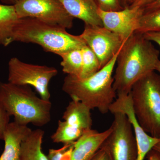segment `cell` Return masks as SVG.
Masks as SVG:
<instances>
[{
    "instance_id": "obj_1",
    "label": "cell",
    "mask_w": 160,
    "mask_h": 160,
    "mask_svg": "<svg viewBox=\"0 0 160 160\" xmlns=\"http://www.w3.org/2000/svg\"><path fill=\"white\" fill-rule=\"evenodd\" d=\"M142 33H134L123 44L117 59L113 88L118 93L129 94L135 83L156 71L159 51Z\"/></svg>"
},
{
    "instance_id": "obj_2",
    "label": "cell",
    "mask_w": 160,
    "mask_h": 160,
    "mask_svg": "<svg viewBox=\"0 0 160 160\" xmlns=\"http://www.w3.org/2000/svg\"><path fill=\"white\" fill-rule=\"evenodd\" d=\"M120 51L108 64L89 78H80L67 75L63 82V91L72 100L79 101L89 109H98L103 114L108 113L117 96L112 74Z\"/></svg>"
},
{
    "instance_id": "obj_3",
    "label": "cell",
    "mask_w": 160,
    "mask_h": 160,
    "mask_svg": "<svg viewBox=\"0 0 160 160\" xmlns=\"http://www.w3.org/2000/svg\"><path fill=\"white\" fill-rule=\"evenodd\" d=\"M0 103L21 125L42 127L51 121V102L38 97L31 86L0 82Z\"/></svg>"
},
{
    "instance_id": "obj_4",
    "label": "cell",
    "mask_w": 160,
    "mask_h": 160,
    "mask_svg": "<svg viewBox=\"0 0 160 160\" xmlns=\"http://www.w3.org/2000/svg\"><path fill=\"white\" fill-rule=\"evenodd\" d=\"M12 42L37 44L45 51L60 56L86 45L80 35L70 34L63 27L30 18L19 19L13 30Z\"/></svg>"
},
{
    "instance_id": "obj_5",
    "label": "cell",
    "mask_w": 160,
    "mask_h": 160,
    "mask_svg": "<svg viewBox=\"0 0 160 160\" xmlns=\"http://www.w3.org/2000/svg\"><path fill=\"white\" fill-rule=\"evenodd\" d=\"M133 111L146 133L160 138V75L150 72L135 83L130 92Z\"/></svg>"
},
{
    "instance_id": "obj_6",
    "label": "cell",
    "mask_w": 160,
    "mask_h": 160,
    "mask_svg": "<svg viewBox=\"0 0 160 160\" xmlns=\"http://www.w3.org/2000/svg\"><path fill=\"white\" fill-rule=\"evenodd\" d=\"M58 73L54 67L29 64L13 57L8 63V82L18 86H32L42 98L50 100L49 83Z\"/></svg>"
},
{
    "instance_id": "obj_7",
    "label": "cell",
    "mask_w": 160,
    "mask_h": 160,
    "mask_svg": "<svg viewBox=\"0 0 160 160\" xmlns=\"http://www.w3.org/2000/svg\"><path fill=\"white\" fill-rule=\"evenodd\" d=\"M91 110L79 101L72 100L63 113V121H59L57 129L52 135V142L63 145L70 144L91 129Z\"/></svg>"
},
{
    "instance_id": "obj_8",
    "label": "cell",
    "mask_w": 160,
    "mask_h": 160,
    "mask_svg": "<svg viewBox=\"0 0 160 160\" xmlns=\"http://www.w3.org/2000/svg\"><path fill=\"white\" fill-rule=\"evenodd\" d=\"M112 114L111 132L102 146L108 150L112 160H137V144L132 126L122 112Z\"/></svg>"
},
{
    "instance_id": "obj_9",
    "label": "cell",
    "mask_w": 160,
    "mask_h": 160,
    "mask_svg": "<svg viewBox=\"0 0 160 160\" xmlns=\"http://www.w3.org/2000/svg\"><path fill=\"white\" fill-rule=\"evenodd\" d=\"M14 6L19 18H33L66 29L73 26V18L58 0H21Z\"/></svg>"
},
{
    "instance_id": "obj_10",
    "label": "cell",
    "mask_w": 160,
    "mask_h": 160,
    "mask_svg": "<svg viewBox=\"0 0 160 160\" xmlns=\"http://www.w3.org/2000/svg\"><path fill=\"white\" fill-rule=\"evenodd\" d=\"M80 35L96 56L101 69L121 50L126 41L103 26L85 25Z\"/></svg>"
},
{
    "instance_id": "obj_11",
    "label": "cell",
    "mask_w": 160,
    "mask_h": 160,
    "mask_svg": "<svg viewBox=\"0 0 160 160\" xmlns=\"http://www.w3.org/2000/svg\"><path fill=\"white\" fill-rule=\"evenodd\" d=\"M117 97L110 106L109 112L112 114L116 112H121L126 115L132 126L136 139L138 147L137 160H144L147 153L160 142V138L149 135L140 126L133 111L130 93H118Z\"/></svg>"
},
{
    "instance_id": "obj_12",
    "label": "cell",
    "mask_w": 160,
    "mask_h": 160,
    "mask_svg": "<svg viewBox=\"0 0 160 160\" xmlns=\"http://www.w3.org/2000/svg\"><path fill=\"white\" fill-rule=\"evenodd\" d=\"M103 27L113 32L125 40L134 34L144 14L143 7H126L122 10L105 12L98 9Z\"/></svg>"
},
{
    "instance_id": "obj_13",
    "label": "cell",
    "mask_w": 160,
    "mask_h": 160,
    "mask_svg": "<svg viewBox=\"0 0 160 160\" xmlns=\"http://www.w3.org/2000/svg\"><path fill=\"white\" fill-rule=\"evenodd\" d=\"M111 126L102 132L92 129L85 132L73 143L69 160H91L110 134Z\"/></svg>"
},
{
    "instance_id": "obj_14",
    "label": "cell",
    "mask_w": 160,
    "mask_h": 160,
    "mask_svg": "<svg viewBox=\"0 0 160 160\" xmlns=\"http://www.w3.org/2000/svg\"><path fill=\"white\" fill-rule=\"evenodd\" d=\"M32 131L26 125L15 121L9 122L3 133L2 140L5 146L0 160H21L22 143Z\"/></svg>"
},
{
    "instance_id": "obj_15",
    "label": "cell",
    "mask_w": 160,
    "mask_h": 160,
    "mask_svg": "<svg viewBox=\"0 0 160 160\" xmlns=\"http://www.w3.org/2000/svg\"><path fill=\"white\" fill-rule=\"evenodd\" d=\"M72 17L82 21L85 25L103 26L98 14L95 0H58Z\"/></svg>"
},
{
    "instance_id": "obj_16",
    "label": "cell",
    "mask_w": 160,
    "mask_h": 160,
    "mask_svg": "<svg viewBox=\"0 0 160 160\" xmlns=\"http://www.w3.org/2000/svg\"><path fill=\"white\" fill-rule=\"evenodd\" d=\"M45 132L41 129L32 130L22 143L21 160H49L42 149Z\"/></svg>"
},
{
    "instance_id": "obj_17",
    "label": "cell",
    "mask_w": 160,
    "mask_h": 160,
    "mask_svg": "<svg viewBox=\"0 0 160 160\" xmlns=\"http://www.w3.org/2000/svg\"><path fill=\"white\" fill-rule=\"evenodd\" d=\"M19 19L14 5L0 3V46H7L12 42L13 30Z\"/></svg>"
},
{
    "instance_id": "obj_18",
    "label": "cell",
    "mask_w": 160,
    "mask_h": 160,
    "mask_svg": "<svg viewBox=\"0 0 160 160\" xmlns=\"http://www.w3.org/2000/svg\"><path fill=\"white\" fill-rule=\"evenodd\" d=\"M82 49H72L60 56L62 59L61 65L63 72L69 75L80 77L82 66Z\"/></svg>"
},
{
    "instance_id": "obj_19",
    "label": "cell",
    "mask_w": 160,
    "mask_h": 160,
    "mask_svg": "<svg viewBox=\"0 0 160 160\" xmlns=\"http://www.w3.org/2000/svg\"><path fill=\"white\" fill-rule=\"evenodd\" d=\"M82 66L80 78H86L93 75L101 69L98 60L87 45L82 49ZM78 78V77H77Z\"/></svg>"
},
{
    "instance_id": "obj_20",
    "label": "cell",
    "mask_w": 160,
    "mask_h": 160,
    "mask_svg": "<svg viewBox=\"0 0 160 160\" xmlns=\"http://www.w3.org/2000/svg\"><path fill=\"white\" fill-rule=\"evenodd\" d=\"M149 32H160V9L144 12L135 33L144 34Z\"/></svg>"
},
{
    "instance_id": "obj_21",
    "label": "cell",
    "mask_w": 160,
    "mask_h": 160,
    "mask_svg": "<svg viewBox=\"0 0 160 160\" xmlns=\"http://www.w3.org/2000/svg\"><path fill=\"white\" fill-rule=\"evenodd\" d=\"M98 9L105 12H114L122 10L120 0H95Z\"/></svg>"
},
{
    "instance_id": "obj_22",
    "label": "cell",
    "mask_w": 160,
    "mask_h": 160,
    "mask_svg": "<svg viewBox=\"0 0 160 160\" xmlns=\"http://www.w3.org/2000/svg\"><path fill=\"white\" fill-rule=\"evenodd\" d=\"M73 143L71 144H64L62 147L58 149H49L48 154L47 155L48 159L49 160H62L65 152Z\"/></svg>"
},
{
    "instance_id": "obj_23",
    "label": "cell",
    "mask_w": 160,
    "mask_h": 160,
    "mask_svg": "<svg viewBox=\"0 0 160 160\" xmlns=\"http://www.w3.org/2000/svg\"><path fill=\"white\" fill-rule=\"evenodd\" d=\"M10 116L0 103V141L3 140L4 132L10 122Z\"/></svg>"
},
{
    "instance_id": "obj_24",
    "label": "cell",
    "mask_w": 160,
    "mask_h": 160,
    "mask_svg": "<svg viewBox=\"0 0 160 160\" xmlns=\"http://www.w3.org/2000/svg\"><path fill=\"white\" fill-rule=\"evenodd\" d=\"M91 160H112L108 150L102 146L94 155Z\"/></svg>"
},
{
    "instance_id": "obj_25",
    "label": "cell",
    "mask_w": 160,
    "mask_h": 160,
    "mask_svg": "<svg viewBox=\"0 0 160 160\" xmlns=\"http://www.w3.org/2000/svg\"><path fill=\"white\" fill-rule=\"evenodd\" d=\"M143 35L146 39L156 43L160 47V32H149Z\"/></svg>"
},
{
    "instance_id": "obj_26",
    "label": "cell",
    "mask_w": 160,
    "mask_h": 160,
    "mask_svg": "<svg viewBox=\"0 0 160 160\" xmlns=\"http://www.w3.org/2000/svg\"><path fill=\"white\" fill-rule=\"evenodd\" d=\"M154 0H131L129 7H134L136 6L144 7L148 4L152 2Z\"/></svg>"
},
{
    "instance_id": "obj_27",
    "label": "cell",
    "mask_w": 160,
    "mask_h": 160,
    "mask_svg": "<svg viewBox=\"0 0 160 160\" xmlns=\"http://www.w3.org/2000/svg\"><path fill=\"white\" fill-rule=\"evenodd\" d=\"M145 12L160 9V0H154L152 2L143 7Z\"/></svg>"
},
{
    "instance_id": "obj_28",
    "label": "cell",
    "mask_w": 160,
    "mask_h": 160,
    "mask_svg": "<svg viewBox=\"0 0 160 160\" xmlns=\"http://www.w3.org/2000/svg\"><path fill=\"white\" fill-rule=\"evenodd\" d=\"M146 158L147 160H160V154L152 149L147 153Z\"/></svg>"
},
{
    "instance_id": "obj_29",
    "label": "cell",
    "mask_w": 160,
    "mask_h": 160,
    "mask_svg": "<svg viewBox=\"0 0 160 160\" xmlns=\"http://www.w3.org/2000/svg\"><path fill=\"white\" fill-rule=\"evenodd\" d=\"M20 1L21 0H0L2 4L8 5H14Z\"/></svg>"
},
{
    "instance_id": "obj_30",
    "label": "cell",
    "mask_w": 160,
    "mask_h": 160,
    "mask_svg": "<svg viewBox=\"0 0 160 160\" xmlns=\"http://www.w3.org/2000/svg\"><path fill=\"white\" fill-rule=\"evenodd\" d=\"M131 0H120L121 5L124 8L129 7Z\"/></svg>"
},
{
    "instance_id": "obj_31",
    "label": "cell",
    "mask_w": 160,
    "mask_h": 160,
    "mask_svg": "<svg viewBox=\"0 0 160 160\" xmlns=\"http://www.w3.org/2000/svg\"><path fill=\"white\" fill-rule=\"evenodd\" d=\"M152 149L157 152L160 154V142L156 144Z\"/></svg>"
},
{
    "instance_id": "obj_32",
    "label": "cell",
    "mask_w": 160,
    "mask_h": 160,
    "mask_svg": "<svg viewBox=\"0 0 160 160\" xmlns=\"http://www.w3.org/2000/svg\"><path fill=\"white\" fill-rule=\"evenodd\" d=\"M156 71H157L160 75V60L158 62L157 65Z\"/></svg>"
}]
</instances>
